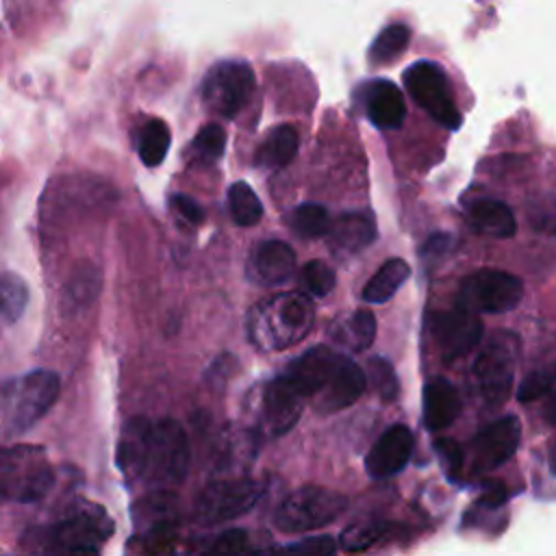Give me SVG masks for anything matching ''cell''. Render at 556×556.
<instances>
[{
	"label": "cell",
	"instance_id": "6da1fadb",
	"mask_svg": "<svg viewBox=\"0 0 556 556\" xmlns=\"http://www.w3.org/2000/svg\"><path fill=\"white\" fill-rule=\"evenodd\" d=\"M189 460V439L178 421L132 417L124 424L117 443V465L128 480L167 491L185 480Z\"/></svg>",
	"mask_w": 556,
	"mask_h": 556
},
{
	"label": "cell",
	"instance_id": "7a4b0ae2",
	"mask_svg": "<svg viewBox=\"0 0 556 556\" xmlns=\"http://www.w3.org/2000/svg\"><path fill=\"white\" fill-rule=\"evenodd\" d=\"M113 534V519L93 502H78L56 521L30 528L24 539L26 556H102Z\"/></svg>",
	"mask_w": 556,
	"mask_h": 556
},
{
	"label": "cell",
	"instance_id": "3957f363",
	"mask_svg": "<svg viewBox=\"0 0 556 556\" xmlns=\"http://www.w3.org/2000/svg\"><path fill=\"white\" fill-rule=\"evenodd\" d=\"M315 306L300 291L276 293L248 315V337L263 352H282L300 343L313 328Z\"/></svg>",
	"mask_w": 556,
	"mask_h": 556
},
{
	"label": "cell",
	"instance_id": "277c9868",
	"mask_svg": "<svg viewBox=\"0 0 556 556\" xmlns=\"http://www.w3.org/2000/svg\"><path fill=\"white\" fill-rule=\"evenodd\" d=\"M52 480L54 471L43 447H0V504L41 500L50 491Z\"/></svg>",
	"mask_w": 556,
	"mask_h": 556
},
{
	"label": "cell",
	"instance_id": "5b68a950",
	"mask_svg": "<svg viewBox=\"0 0 556 556\" xmlns=\"http://www.w3.org/2000/svg\"><path fill=\"white\" fill-rule=\"evenodd\" d=\"M471 365V378L478 395L486 406H500L508 400L519 361V339L513 332L497 330L480 341Z\"/></svg>",
	"mask_w": 556,
	"mask_h": 556
},
{
	"label": "cell",
	"instance_id": "8992f818",
	"mask_svg": "<svg viewBox=\"0 0 556 556\" xmlns=\"http://www.w3.org/2000/svg\"><path fill=\"white\" fill-rule=\"evenodd\" d=\"M345 506L343 493L319 484H304L282 497L274 513V526L285 534L319 530L332 523Z\"/></svg>",
	"mask_w": 556,
	"mask_h": 556
},
{
	"label": "cell",
	"instance_id": "52a82bcc",
	"mask_svg": "<svg viewBox=\"0 0 556 556\" xmlns=\"http://www.w3.org/2000/svg\"><path fill=\"white\" fill-rule=\"evenodd\" d=\"M61 380L50 369H33L4 387L7 428L11 434L35 426L56 402Z\"/></svg>",
	"mask_w": 556,
	"mask_h": 556
},
{
	"label": "cell",
	"instance_id": "ba28073f",
	"mask_svg": "<svg viewBox=\"0 0 556 556\" xmlns=\"http://www.w3.org/2000/svg\"><path fill=\"white\" fill-rule=\"evenodd\" d=\"M265 493V484L254 478H219L208 482L193 506L200 526H219L250 513Z\"/></svg>",
	"mask_w": 556,
	"mask_h": 556
},
{
	"label": "cell",
	"instance_id": "9c48e42d",
	"mask_svg": "<svg viewBox=\"0 0 556 556\" xmlns=\"http://www.w3.org/2000/svg\"><path fill=\"white\" fill-rule=\"evenodd\" d=\"M523 298V282L515 274L502 269H476L458 285L456 306L480 313H508Z\"/></svg>",
	"mask_w": 556,
	"mask_h": 556
},
{
	"label": "cell",
	"instance_id": "30bf717a",
	"mask_svg": "<svg viewBox=\"0 0 556 556\" xmlns=\"http://www.w3.org/2000/svg\"><path fill=\"white\" fill-rule=\"evenodd\" d=\"M404 87L408 96L441 126L450 130L460 128V113L454 104L450 80L443 67L434 61H415L404 72Z\"/></svg>",
	"mask_w": 556,
	"mask_h": 556
},
{
	"label": "cell",
	"instance_id": "8fae6325",
	"mask_svg": "<svg viewBox=\"0 0 556 556\" xmlns=\"http://www.w3.org/2000/svg\"><path fill=\"white\" fill-rule=\"evenodd\" d=\"M254 93V72L245 61H219L202 80V100L219 117H235Z\"/></svg>",
	"mask_w": 556,
	"mask_h": 556
},
{
	"label": "cell",
	"instance_id": "7c38bea8",
	"mask_svg": "<svg viewBox=\"0 0 556 556\" xmlns=\"http://www.w3.org/2000/svg\"><path fill=\"white\" fill-rule=\"evenodd\" d=\"M430 334L441 358L445 363H452L471 354L480 345L484 326L476 313L456 306L452 311L434 313L430 317Z\"/></svg>",
	"mask_w": 556,
	"mask_h": 556
},
{
	"label": "cell",
	"instance_id": "4fadbf2b",
	"mask_svg": "<svg viewBox=\"0 0 556 556\" xmlns=\"http://www.w3.org/2000/svg\"><path fill=\"white\" fill-rule=\"evenodd\" d=\"M304 397L289 384L285 376L274 378L265 391L261 393V406H258V428L265 437H282L289 432L302 410H304Z\"/></svg>",
	"mask_w": 556,
	"mask_h": 556
},
{
	"label": "cell",
	"instance_id": "5bb4252c",
	"mask_svg": "<svg viewBox=\"0 0 556 556\" xmlns=\"http://www.w3.org/2000/svg\"><path fill=\"white\" fill-rule=\"evenodd\" d=\"M521 441V421L515 415H504L482 428L471 441L476 471H491L510 460Z\"/></svg>",
	"mask_w": 556,
	"mask_h": 556
},
{
	"label": "cell",
	"instance_id": "9a60e30c",
	"mask_svg": "<svg viewBox=\"0 0 556 556\" xmlns=\"http://www.w3.org/2000/svg\"><path fill=\"white\" fill-rule=\"evenodd\" d=\"M367 380L365 371L348 356H339L330 376L321 384V389L311 397V404L317 413L330 415L352 406L365 391Z\"/></svg>",
	"mask_w": 556,
	"mask_h": 556
},
{
	"label": "cell",
	"instance_id": "2e32d148",
	"mask_svg": "<svg viewBox=\"0 0 556 556\" xmlns=\"http://www.w3.org/2000/svg\"><path fill=\"white\" fill-rule=\"evenodd\" d=\"M413 432L404 424L387 428L365 456V471L374 480H384L400 473L413 454Z\"/></svg>",
	"mask_w": 556,
	"mask_h": 556
},
{
	"label": "cell",
	"instance_id": "e0dca14e",
	"mask_svg": "<svg viewBox=\"0 0 556 556\" xmlns=\"http://www.w3.org/2000/svg\"><path fill=\"white\" fill-rule=\"evenodd\" d=\"M339 356L341 354H337L328 345H313L304 354L293 358L282 376L304 400L311 402V397L321 389V384L330 376Z\"/></svg>",
	"mask_w": 556,
	"mask_h": 556
},
{
	"label": "cell",
	"instance_id": "ac0fdd59",
	"mask_svg": "<svg viewBox=\"0 0 556 556\" xmlns=\"http://www.w3.org/2000/svg\"><path fill=\"white\" fill-rule=\"evenodd\" d=\"M295 271V252L289 243L269 239L258 243L248 261V276L263 287H276L287 282Z\"/></svg>",
	"mask_w": 556,
	"mask_h": 556
},
{
	"label": "cell",
	"instance_id": "d6986e66",
	"mask_svg": "<svg viewBox=\"0 0 556 556\" xmlns=\"http://www.w3.org/2000/svg\"><path fill=\"white\" fill-rule=\"evenodd\" d=\"M330 250L339 254H358L376 239V222L371 213L350 211L341 213L326 232Z\"/></svg>",
	"mask_w": 556,
	"mask_h": 556
},
{
	"label": "cell",
	"instance_id": "ffe728a7",
	"mask_svg": "<svg viewBox=\"0 0 556 556\" xmlns=\"http://www.w3.org/2000/svg\"><path fill=\"white\" fill-rule=\"evenodd\" d=\"M365 113L369 122L382 130L400 128L406 117L404 93L391 80L376 78L365 91Z\"/></svg>",
	"mask_w": 556,
	"mask_h": 556
},
{
	"label": "cell",
	"instance_id": "44dd1931",
	"mask_svg": "<svg viewBox=\"0 0 556 556\" xmlns=\"http://www.w3.org/2000/svg\"><path fill=\"white\" fill-rule=\"evenodd\" d=\"M460 395L445 378H432L424 387V424L430 432H443L460 415Z\"/></svg>",
	"mask_w": 556,
	"mask_h": 556
},
{
	"label": "cell",
	"instance_id": "7402d4cb",
	"mask_svg": "<svg viewBox=\"0 0 556 556\" xmlns=\"http://www.w3.org/2000/svg\"><path fill=\"white\" fill-rule=\"evenodd\" d=\"M376 330L378 324L374 313L367 308H356L337 317L328 328V337L348 352H365L374 343Z\"/></svg>",
	"mask_w": 556,
	"mask_h": 556
},
{
	"label": "cell",
	"instance_id": "603a6c76",
	"mask_svg": "<svg viewBox=\"0 0 556 556\" xmlns=\"http://www.w3.org/2000/svg\"><path fill=\"white\" fill-rule=\"evenodd\" d=\"M467 222L476 232L495 239H510L517 232V219L513 215V208L506 202L493 198L476 200L467 208Z\"/></svg>",
	"mask_w": 556,
	"mask_h": 556
},
{
	"label": "cell",
	"instance_id": "cb8c5ba5",
	"mask_svg": "<svg viewBox=\"0 0 556 556\" xmlns=\"http://www.w3.org/2000/svg\"><path fill=\"white\" fill-rule=\"evenodd\" d=\"M298 132L293 126H276L267 132L254 154V163L263 169H280L289 165L298 152Z\"/></svg>",
	"mask_w": 556,
	"mask_h": 556
},
{
	"label": "cell",
	"instance_id": "d4e9b609",
	"mask_svg": "<svg viewBox=\"0 0 556 556\" xmlns=\"http://www.w3.org/2000/svg\"><path fill=\"white\" fill-rule=\"evenodd\" d=\"M408 276H410V267L404 258L384 261L363 287V300L367 304L389 302L397 293V289L408 280Z\"/></svg>",
	"mask_w": 556,
	"mask_h": 556
},
{
	"label": "cell",
	"instance_id": "484cf974",
	"mask_svg": "<svg viewBox=\"0 0 556 556\" xmlns=\"http://www.w3.org/2000/svg\"><path fill=\"white\" fill-rule=\"evenodd\" d=\"M391 523L382 519H363L356 523H350L341 534H339V549L345 554H363L369 547L378 545L391 534Z\"/></svg>",
	"mask_w": 556,
	"mask_h": 556
},
{
	"label": "cell",
	"instance_id": "4316f807",
	"mask_svg": "<svg viewBox=\"0 0 556 556\" xmlns=\"http://www.w3.org/2000/svg\"><path fill=\"white\" fill-rule=\"evenodd\" d=\"M169 141H172V132L163 119L146 122L139 130V141H137V152L141 163L148 167L161 165L169 150Z\"/></svg>",
	"mask_w": 556,
	"mask_h": 556
},
{
	"label": "cell",
	"instance_id": "83f0119b",
	"mask_svg": "<svg viewBox=\"0 0 556 556\" xmlns=\"http://www.w3.org/2000/svg\"><path fill=\"white\" fill-rule=\"evenodd\" d=\"M200 556H276V547H256L241 528L224 530Z\"/></svg>",
	"mask_w": 556,
	"mask_h": 556
},
{
	"label": "cell",
	"instance_id": "f1b7e54d",
	"mask_svg": "<svg viewBox=\"0 0 556 556\" xmlns=\"http://www.w3.org/2000/svg\"><path fill=\"white\" fill-rule=\"evenodd\" d=\"M228 208L232 215V222L237 226H254L263 217V204L258 195L252 191V187L243 180L232 182L228 189Z\"/></svg>",
	"mask_w": 556,
	"mask_h": 556
},
{
	"label": "cell",
	"instance_id": "f546056e",
	"mask_svg": "<svg viewBox=\"0 0 556 556\" xmlns=\"http://www.w3.org/2000/svg\"><path fill=\"white\" fill-rule=\"evenodd\" d=\"M28 304V285L15 274H0V324L17 321Z\"/></svg>",
	"mask_w": 556,
	"mask_h": 556
},
{
	"label": "cell",
	"instance_id": "4dcf8cb0",
	"mask_svg": "<svg viewBox=\"0 0 556 556\" xmlns=\"http://www.w3.org/2000/svg\"><path fill=\"white\" fill-rule=\"evenodd\" d=\"M408 41H410V30L404 24H391L371 43L369 61L376 63V65L391 63L404 52Z\"/></svg>",
	"mask_w": 556,
	"mask_h": 556
},
{
	"label": "cell",
	"instance_id": "1f68e13d",
	"mask_svg": "<svg viewBox=\"0 0 556 556\" xmlns=\"http://www.w3.org/2000/svg\"><path fill=\"white\" fill-rule=\"evenodd\" d=\"M330 215L321 204H300L293 213H291V228L295 235L304 237V239H319L326 237L328 228H330Z\"/></svg>",
	"mask_w": 556,
	"mask_h": 556
},
{
	"label": "cell",
	"instance_id": "d6a6232c",
	"mask_svg": "<svg viewBox=\"0 0 556 556\" xmlns=\"http://www.w3.org/2000/svg\"><path fill=\"white\" fill-rule=\"evenodd\" d=\"M365 380L371 382L376 395L382 400V402H393L397 397V391H400V384H397V376L391 367V363L382 356H371L367 361V374H365Z\"/></svg>",
	"mask_w": 556,
	"mask_h": 556
},
{
	"label": "cell",
	"instance_id": "836d02e7",
	"mask_svg": "<svg viewBox=\"0 0 556 556\" xmlns=\"http://www.w3.org/2000/svg\"><path fill=\"white\" fill-rule=\"evenodd\" d=\"M556 384V361L534 367L517 387V400L519 402H534L543 395H547Z\"/></svg>",
	"mask_w": 556,
	"mask_h": 556
},
{
	"label": "cell",
	"instance_id": "e575fe53",
	"mask_svg": "<svg viewBox=\"0 0 556 556\" xmlns=\"http://www.w3.org/2000/svg\"><path fill=\"white\" fill-rule=\"evenodd\" d=\"M300 285L304 287L306 293L324 298V295H328L334 289L337 274H334V269L330 265H326L321 261H308L300 269Z\"/></svg>",
	"mask_w": 556,
	"mask_h": 556
},
{
	"label": "cell",
	"instance_id": "d590c367",
	"mask_svg": "<svg viewBox=\"0 0 556 556\" xmlns=\"http://www.w3.org/2000/svg\"><path fill=\"white\" fill-rule=\"evenodd\" d=\"M98 289H100V278L96 271L91 269L78 271L65 285V304H70L72 308H83L96 298Z\"/></svg>",
	"mask_w": 556,
	"mask_h": 556
},
{
	"label": "cell",
	"instance_id": "8d00e7d4",
	"mask_svg": "<svg viewBox=\"0 0 556 556\" xmlns=\"http://www.w3.org/2000/svg\"><path fill=\"white\" fill-rule=\"evenodd\" d=\"M339 549L337 541L328 534L306 536L300 541H293L280 549H276V556H334Z\"/></svg>",
	"mask_w": 556,
	"mask_h": 556
},
{
	"label": "cell",
	"instance_id": "74e56055",
	"mask_svg": "<svg viewBox=\"0 0 556 556\" xmlns=\"http://www.w3.org/2000/svg\"><path fill=\"white\" fill-rule=\"evenodd\" d=\"M226 148V132L219 124H206L193 139V152L204 161H217Z\"/></svg>",
	"mask_w": 556,
	"mask_h": 556
},
{
	"label": "cell",
	"instance_id": "f35d334b",
	"mask_svg": "<svg viewBox=\"0 0 556 556\" xmlns=\"http://www.w3.org/2000/svg\"><path fill=\"white\" fill-rule=\"evenodd\" d=\"M434 452L441 460V469L450 480H456L463 469V450L454 439H434Z\"/></svg>",
	"mask_w": 556,
	"mask_h": 556
},
{
	"label": "cell",
	"instance_id": "ab89813d",
	"mask_svg": "<svg viewBox=\"0 0 556 556\" xmlns=\"http://www.w3.org/2000/svg\"><path fill=\"white\" fill-rule=\"evenodd\" d=\"M528 217L532 222V226L541 232L547 235H556V200L554 198H545L532 204V208L528 211Z\"/></svg>",
	"mask_w": 556,
	"mask_h": 556
},
{
	"label": "cell",
	"instance_id": "60d3db41",
	"mask_svg": "<svg viewBox=\"0 0 556 556\" xmlns=\"http://www.w3.org/2000/svg\"><path fill=\"white\" fill-rule=\"evenodd\" d=\"M510 493L506 489L504 482L500 480H486L482 482V491H480V500H478V506L480 508H489V510H495L500 506H504L508 502Z\"/></svg>",
	"mask_w": 556,
	"mask_h": 556
},
{
	"label": "cell",
	"instance_id": "b9f144b4",
	"mask_svg": "<svg viewBox=\"0 0 556 556\" xmlns=\"http://www.w3.org/2000/svg\"><path fill=\"white\" fill-rule=\"evenodd\" d=\"M172 204H174V208H176L189 224H202L204 211H202V206H200L193 198L178 193V195L172 198Z\"/></svg>",
	"mask_w": 556,
	"mask_h": 556
},
{
	"label": "cell",
	"instance_id": "7bdbcfd3",
	"mask_svg": "<svg viewBox=\"0 0 556 556\" xmlns=\"http://www.w3.org/2000/svg\"><path fill=\"white\" fill-rule=\"evenodd\" d=\"M454 239L447 232H434L421 248V258H441L445 252H450Z\"/></svg>",
	"mask_w": 556,
	"mask_h": 556
},
{
	"label": "cell",
	"instance_id": "ee69618b",
	"mask_svg": "<svg viewBox=\"0 0 556 556\" xmlns=\"http://www.w3.org/2000/svg\"><path fill=\"white\" fill-rule=\"evenodd\" d=\"M543 417L547 419V424L556 426V391H552V393H549V397H547V402H545Z\"/></svg>",
	"mask_w": 556,
	"mask_h": 556
},
{
	"label": "cell",
	"instance_id": "f6af8a7d",
	"mask_svg": "<svg viewBox=\"0 0 556 556\" xmlns=\"http://www.w3.org/2000/svg\"><path fill=\"white\" fill-rule=\"evenodd\" d=\"M547 465H549V473L552 476H556V445L552 447V452H549V460H547Z\"/></svg>",
	"mask_w": 556,
	"mask_h": 556
}]
</instances>
